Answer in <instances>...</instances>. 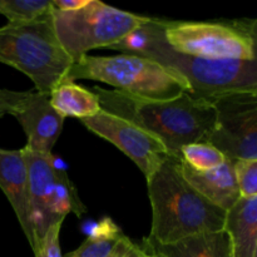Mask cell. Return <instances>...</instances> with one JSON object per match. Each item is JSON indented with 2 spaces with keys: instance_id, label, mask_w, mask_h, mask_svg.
<instances>
[{
  "instance_id": "cell-1",
  "label": "cell",
  "mask_w": 257,
  "mask_h": 257,
  "mask_svg": "<svg viewBox=\"0 0 257 257\" xmlns=\"http://www.w3.org/2000/svg\"><path fill=\"white\" fill-rule=\"evenodd\" d=\"M109 49L150 58L181 75L190 94L211 100L232 92H257V60H212L176 52L163 37L161 19L148 18L132 34Z\"/></svg>"
},
{
  "instance_id": "cell-2",
  "label": "cell",
  "mask_w": 257,
  "mask_h": 257,
  "mask_svg": "<svg viewBox=\"0 0 257 257\" xmlns=\"http://www.w3.org/2000/svg\"><path fill=\"white\" fill-rule=\"evenodd\" d=\"M100 108L130 120L161 141L168 155L181 157L191 143L207 142L216 123L212 103L188 93L168 100H150L119 90L93 87Z\"/></svg>"
},
{
  "instance_id": "cell-3",
  "label": "cell",
  "mask_w": 257,
  "mask_h": 257,
  "mask_svg": "<svg viewBox=\"0 0 257 257\" xmlns=\"http://www.w3.org/2000/svg\"><path fill=\"white\" fill-rule=\"evenodd\" d=\"M152 228L147 238L170 245L198 233L223 230L226 212L212 205L188 183L181 157L168 155L147 178Z\"/></svg>"
},
{
  "instance_id": "cell-4",
  "label": "cell",
  "mask_w": 257,
  "mask_h": 257,
  "mask_svg": "<svg viewBox=\"0 0 257 257\" xmlns=\"http://www.w3.org/2000/svg\"><path fill=\"white\" fill-rule=\"evenodd\" d=\"M0 63L29 77L37 92L50 94L73 65L55 34L52 10L34 22L0 28Z\"/></svg>"
},
{
  "instance_id": "cell-5",
  "label": "cell",
  "mask_w": 257,
  "mask_h": 257,
  "mask_svg": "<svg viewBox=\"0 0 257 257\" xmlns=\"http://www.w3.org/2000/svg\"><path fill=\"white\" fill-rule=\"evenodd\" d=\"M67 78L72 80H98L113 85L115 90L150 100H168L188 93L190 87L181 75L135 54L94 57L84 55L73 63Z\"/></svg>"
},
{
  "instance_id": "cell-6",
  "label": "cell",
  "mask_w": 257,
  "mask_h": 257,
  "mask_svg": "<svg viewBox=\"0 0 257 257\" xmlns=\"http://www.w3.org/2000/svg\"><path fill=\"white\" fill-rule=\"evenodd\" d=\"M161 25L167 44L182 54L212 60H257L255 19L161 20Z\"/></svg>"
},
{
  "instance_id": "cell-7",
  "label": "cell",
  "mask_w": 257,
  "mask_h": 257,
  "mask_svg": "<svg viewBox=\"0 0 257 257\" xmlns=\"http://www.w3.org/2000/svg\"><path fill=\"white\" fill-rule=\"evenodd\" d=\"M147 19L148 17L117 9L99 0H90L87 7L77 12L52 9L55 34L73 63L90 50L118 44Z\"/></svg>"
},
{
  "instance_id": "cell-8",
  "label": "cell",
  "mask_w": 257,
  "mask_h": 257,
  "mask_svg": "<svg viewBox=\"0 0 257 257\" xmlns=\"http://www.w3.org/2000/svg\"><path fill=\"white\" fill-rule=\"evenodd\" d=\"M216 123L207 143L227 160H257V92H232L208 100Z\"/></svg>"
},
{
  "instance_id": "cell-9",
  "label": "cell",
  "mask_w": 257,
  "mask_h": 257,
  "mask_svg": "<svg viewBox=\"0 0 257 257\" xmlns=\"http://www.w3.org/2000/svg\"><path fill=\"white\" fill-rule=\"evenodd\" d=\"M79 120L90 132L107 140L124 153L140 168L146 180L168 156L165 146L155 136L112 113L102 109L93 117Z\"/></svg>"
},
{
  "instance_id": "cell-10",
  "label": "cell",
  "mask_w": 257,
  "mask_h": 257,
  "mask_svg": "<svg viewBox=\"0 0 257 257\" xmlns=\"http://www.w3.org/2000/svg\"><path fill=\"white\" fill-rule=\"evenodd\" d=\"M22 151L28 171V196L35 241L42 238L50 226L55 225L53 201L60 168L55 166L53 155H39L27 147Z\"/></svg>"
},
{
  "instance_id": "cell-11",
  "label": "cell",
  "mask_w": 257,
  "mask_h": 257,
  "mask_svg": "<svg viewBox=\"0 0 257 257\" xmlns=\"http://www.w3.org/2000/svg\"><path fill=\"white\" fill-rule=\"evenodd\" d=\"M13 115L27 136L25 147L39 155H52L65 118L52 107L49 94L29 92Z\"/></svg>"
},
{
  "instance_id": "cell-12",
  "label": "cell",
  "mask_w": 257,
  "mask_h": 257,
  "mask_svg": "<svg viewBox=\"0 0 257 257\" xmlns=\"http://www.w3.org/2000/svg\"><path fill=\"white\" fill-rule=\"evenodd\" d=\"M0 188L12 205L28 242L34 245L28 196V171L22 150L0 148Z\"/></svg>"
},
{
  "instance_id": "cell-13",
  "label": "cell",
  "mask_w": 257,
  "mask_h": 257,
  "mask_svg": "<svg viewBox=\"0 0 257 257\" xmlns=\"http://www.w3.org/2000/svg\"><path fill=\"white\" fill-rule=\"evenodd\" d=\"M181 171L198 193L225 212L241 198L233 175L232 161L226 160L223 165L213 170L197 171L181 158Z\"/></svg>"
},
{
  "instance_id": "cell-14",
  "label": "cell",
  "mask_w": 257,
  "mask_h": 257,
  "mask_svg": "<svg viewBox=\"0 0 257 257\" xmlns=\"http://www.w3.org/2000/svg\"><path fill=\"white\" fill-rule=\"evenodd\" d=\"M146 251L120 230L110 217H104L84 242L65 257H145Z\"/></svg>"
},
{
  "instance_id": "cell-15",
  "label": "cell",
  "mask_w": 257,
  "mask_h": 257,
  "mask_svg": "<svg viewBox=\"0 0 257 257\" xmlns=\"http://www.w3.org/2000/svg\"><path fill=\"white\" fill-rule=\"evenodd\" d=\"M223 230L231 240L233 257H257V196L241 197L226 212Z\"/></svg>"
},
{
  "instance_id": "cell-16",
  "label": "cell",
  "mask_w": 257,
  "mask_h": 257,
  "mask_svg": "<svg viewBox=\"0 0 257 257\" xmlns=\"http://www.w3.org/2000/svg\"><path fill=\"white\" fill-rule=\"evenodd\" d=\"M141 245L165 257H233L231 240L225 230L188 236L170 245L143 238Z\"/></svg>"
},
{
  "instance_id": "cell-17",
  "label": "cell",
  "mask_w": 257,
  "mask_h": 257,
  "mask_svg": "<svg viewBox=\"0 0 257 257\" xmlns=\"http://www.w3.org/2000/svg\"><path fill=\"white\" fill-rule=\"evenodd\" d=\"M50 104L62 115L78 119L93 117L102 110L97 94L65 77L49 94Z\"/></svg>"
},
{
  "instance_id": "cell-18",
  "label": "cell",
  "mask_w": 257,
  "mask_h": 257,
  "mask_svg": "<svg viewBox=\"0 0 257 257\" xmlns=\"http://www.w3.org/2000/svg\"><path fill=\"white\" fill-rule=\"evenodd\" d=\"M50 10V0H0V14L9 20V24L34 22Z\"/></svg>"
},
{
  "instance_id": "cell-19",
  "label": "cell",
  "mask_w": 257,
  "mask_h": 257,
  "mask_svg": "<svg viewBox=\"0 0 257 257\" xmlns=\"http://www.w3.org/2000/svg\"><path fill=\"white\" fill-rule=\"evenodd\" d=\"M181 158L197 171H210L220 167L227 158L215 146L207 142L191 143L181 150Z\"/></svg>"
},
{
  "instance_id": "cell-20",
  "label": "cell",
  "mask_w": 257,
  "mask_h": 257,
  "mask_svg": "<svg viewBox=\"0 0 257 257\" xmlns=\"http://www.w3.org/2000/svg\"><path fill=\"white\" fill-rule=\"evenodd\" d=\"M233 175L242 198L257 196V160L232 161Z\"/></svg>"
},
{
  "instance_id": "cell-21",
  "label": "cell",
  "mask_w": 257,
  "mask_h": 257,
  "mask_svg": "<svg viewBox=\"0 0 257 257\" xmlns=\"http://www.w3.org/2000/svg\"><path fill=\"white\" fill-rule=\"evenodd\" d=\"M60 227L62 222L50 226L42 238L34 241L32 248L35 257H63L59 242Z\"/></svg>"
},
{
  "instance_id": "cell-22",
  "label": "cell",
  "mask_w": 257,
  "mask_h": 257,
  "mask_svg": "<svg viewBox=\"0 0 257 257\" xmlns=\"http://www.w3.org/2000/svg\"><path fill=\"white\" fill-rule=\"evenodd\" d=\"M29 92L0 89V119L5 114H14Z\"/></svg>"
},
{
  "instance_id": "cell-23",
  "label": "cell",
  "mask_w": 257,
  "mask_h": 257,
  "mask_svg": "<svg viewBox=\"0 0 257 257\" xmlns=\"http://www.w3.org/2000/svg\"><path fill=\"white\" fill-rule=\"evenodd\" d=\"M89 3L90 0H50L52 9L62 13L77 12L87 7Z\"/></svg>"
},
{
  "instance_id": "cell-24",
  "label": "cell",
  "mask_w": 257,
  "mask_h": 257,
  "mask_svg": "<svg viewBox=\"0 0 257 257\" xmlns=\"http://www.w3.org/2000/svg\"><path fill=\"white\" fill-rule=\"evenodd\" d=\"M141 245V243H140ZM142 246V245H141ZM143 247V250L146 251V256L145 257H165L163 255H161L160 252H156V251H152V250H150V248H146L145 246H142Z\"/></svg>"
}]
</instances>
